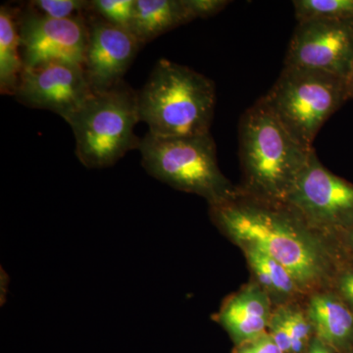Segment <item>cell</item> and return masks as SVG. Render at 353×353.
I'll return each mask as SVG.
<instances>
[{
	"label": "cell",
	"instance_id": "obj_4",
	"mask_svg": "<svg viewBox=\"0 0 353 353\" xmlns=\"http://www.w3.org/2000/svg\"><path fill=\"white\" fill-rule=\"evenodd\" d=\"M145 170L175 190L197 194L209 206L220 205L240 196L218 165L210 132L189 138H159L148 132L139 148Z\"/></svg>",
	"mask_w": 353,
	"mask_h": 353
},
{
	"label": "cell",
	"instance_id": "obj_5",
	"mask_svg": "<svg viewBox=\"0 0 353 353\" xmlns=\"http://www.w3.org/2000/svg\"><path fill=\"white\" fill-rule=\"evenodd\" d=\"M66 122L73 130L81 163L88 169L113 166L141 145L134 132L141 122L139 92L124 81L105 92H94Z\"/></svg>",
	"mask_w": 353,
	"mask_h": 353
},
{
	"label": "cell",
	"instance_id": "obj_17",
	"mask_svg": "<svg viewBox=\"0 0 353 353\" xmlns=\"http://www.w3.org/2000/svg\"><path fill=\"white\" fill-rule=\"evenodd\" d=\"M19 12L6 6L0 7V90L15 94L24 70L20 52Z\"/></svg>",
	"mask_w": 353,
	"mask_h": 353
},
{
	"label": "cell",
	"instance_id": "obj_18",
	"mask_svg": "<svg viewBox=\"0 0 353 353\" xmlns=\"http://www.w3.org/2000/svg\"><path fill=\"white\" fill-rule=\"evenodd\" d=\"M292 6L297 23L353 21V0H296Z\"/></svg>",
	"mask_w": 353,
	"mask_h": 353
},
{
	"label": "cell",
	"instance_id": "obj_10",
	"mask_svg": "<svg viewBox=\"0 0 353 353\" xmlns=\"http://www.w3.org/2000/svg\"><path fill=\"white\" fill-rule=\"evenodd\" d=\"M21 54L24 68L51 62L83 65L88 39L85 18L57 20L32 9L19 16Z\"/></svg>",
	"mask_w": 353,
	"mask_h": 353
},
{
	"label": "cell",
	"instance_id": "obj_24",
	"mask_svg": "<svg viewBox=\"0 0 353 353\" xmlns=\"http://www.w3.org/2000/svg\"><path fill=\"white\" fill-rule=\"evenodd\" d=\"M339 245L341 246L345 259L353 262V228L345 232L339 239Z\"/></svg>",
	"mask_w": 353,
	"mask_h": 353
},
{
	"label": "cell",
	"instance_id": "obj_14",
	"mask_svg": "<svg viewBox=\"0 0 353 353\" xmlns=\"http://www.w3.org/2000/svg\"><path fill=\"white\" fill-rule=\"evenodd\" d=\"M245 255L252 281L270 299L274 307L305 303L307 296L282 264L256 245L238 246Z\"/></svg>",
	"mask_w": 353,
	"mask_h": 353
},
{
	"label": "cell",
	"instance_id": "obj_23",
	"mask_svg": "<svg viewBox=\"0 0 353 353\" xmlns=\"http://www.w3.org/2000/svg\"><path fill=\"white\" fill-rule=\"evenodd\" d=\"M232 353H284L273 338L267 333L239 345H234Z\"/></svg>",
	"mask_w": 353,
	"mask_h": 353
},
{
	"label": "cell",
	"instance_id": "obj_7",
	"mask_svg": "<svg viewBox=\"0 0 353 353\" xmlns=\"http://www.w3.org/2000/svg\"><path fill=\"white\" fill-rule=\"evenodd\" d=\"M285 203L313 229L334 241L353 228V183L327 169L315 150Z\"/></svg>",
	"mask_w": 353,
	"mask_h": 353
},
{
	"label": "cell",
	"instance_id": "obj_22",
	"mask_svg": "<svg viewBox=\"0 0 353 353\" xmlns=\"http://www.w3.org/2000/svg\"><path fill=\"white\" fill-rule=\"evenodd\" d=\"M190 20L205 19L221 12L231 1L227 0H183Z\"/></svg>",
	"mask_w": 353,
	"mask_h": 353
},
{
	"label": "cell",
	"instance_id": "obj_12",
	"mask_svg": "<svg viewBox=\"0 0 353 353\" xmlns=\"http://www.w3.org/2000/svg\"><path fill=\"white\" fill-rule=\"evenodd\" d=\"M273 309L268 296L250 280L224 299L212 319L239 345L267 333Z\"/></svg>",
	"mask_w": 353,
	"mask_h": 353
},
{
	"label": "cell",
	"instance_id": "obj_6",
	"mask_svg": "<svg viewBox=\"0 0 353 353\" xmlns=\"http://www.w3.org/2000/svg\"><path fill=\"white\" fill-rule=\"evenodd\" d=\"M263 99L299 143L313 148L323 125L350 97L343 79L315 70L285 66Z\"/></svg>",
	"mask_w": 353,
	"mask_h": 353
},
{
	"label": "cell",
	"instance_id": "obj_3",
	"mask_svg": "<svg viewBox=\"0 0 353 353\" xmlns=\"http://www.w3.org/2000/svg\"><path fill=\"white\" fill-rule=\"evenodd\" d=\"M214 83L183 65L160 59L139 92L141 122L159 138H189L210 132Z\"/></svg>",
	"mask_w": 353,
	"mask_h": 353
},
{
	"label": "cell",
	"instance_id": "obj_13",
	"mask_svg": "<svg viewBox=\"0 0 353 353\" xmlns=\"http://www.w3.org/2000/svg\"><path fill=\"white\" fill-rule=\"evenodd\" d=\"M304 306L316 338L336 353H352L353 310L333 290L310 294Z\"/></svg>",
	"mask_w": 353,
	"mask_h": 353
},
{
	"label": "cell",
	"instance_id": "obj_20",
	"mask_svg": "<svg viewBox=\"0 0 353 353\" xmlns=\"http://www.w3.org/2000/svg\"><path fill=\"white\" fill-rule=\"evenodd\" d=\"M92 10L121 29L131 32L134 0H94Z\"/></svg>",
	"mask_w": 353,
	"mask_h": 353
},
{
	"label": "cell",
	"instance_id": "obj_26",
	"mask_svg": "<svg viewBox=\"0 0 353 353\" xmlns=\"http://www.w3.org/2000/svg\"><path fill=\"white\" fill-rule=\"evenodd\" d=\"M348 92H350V99H353V63L352 70H350V76L347 78Z\"/></svg>",
	"mask_w": 353,
	"mask_h": 353
},
{
	"label": "cell",
	"instance_id": "obj_8",
	"mask_svg": "<svg viewBox=\"0 0 353 353\" xmlns=\"http://www.w3.org/2000/svg\"><path fill=\"white\" fill-rule=\"evenodd\" d=\"M353 63V21L297 23L285 66L315 70L347 81Z\"/></svg>",
	"mask_w": 353,
	"mask_h": 353
},
{
	"label": "cell",
	"instance_id": "obj_11",
	"mask_svg": "<svg viewBox=\"0 0 353 353\" xmlns=\"http://www.w3.org/2000/svg\"><path fill=\"white\" fill-rule=\"evenodd\" d=\"M88 26V46L83 68L92 90L105 92L123 82V77L141 44L131 32L101 17L92 18Z\"/></svg>",
	"mask_w": 353,
	"mask_h": 353
},
{
	"label": "cell",
	"instance_id": "obj_25",
	"mask_svg": "<svg viewBox=\"0 0 353 353\" xmlns=\"http://www.w3.org/2000/svg\"><path fill=\"white\" fill-rule=\"evenodd\" d=\"M306 353H336L333 348L327 345L326 343H323L319 339H313L310 347H309L307 352Z\"/></svg>",
	"mask_w": 353,
	"mask_h": 353
},
{
	"label": "cell",
	"instance_id": "obj_19",
	"mask_svg": "<svg viewBox=\"0 0 353 353\" xmlns=\"http://www.w3.org/2000/svg\"><path fill=\"white\" fill-rule=\"evenodd\" d=\"M30 9L44 17L66 20L83 17V13L92 9V2L85 0H34Z\"/></svg>",
	"mask_w": 353,
	"mask_h": 353
},
{
	"label": "cell",
	"instance_id": "obj_15",
	"mask_svg": "<svg viewBox=\"0 0 353 353\" xmlns=\"http://www.w3.org/2000/svg\"><path fill=\"white\" fill-rule=\"evenodd\" d=\"M190 22L183 0H134L131 32L143 46Z\"/></svg>",
	"mask_w": 353,
	"mask_h": 353
},
{
	"label": "cell",
	"instance_id": "obj_1",
	"mask_svg": "<svg viewBox=\"0 0 353 353\" xmlns=\"http://www.w3.org/2000/svg\"><path fill=\"white\" fill-rule=\"evenodd\" d=\"M215 227L234 245H256L294 276L306 296L331 290L345 261L339 241L316 231L287 203L240 196L209 206Z\"/></svg>",
	"mask_w": 353,
	"mask_h": 353
},
{
	"label": "cell",
	"instance_id": "obj_9",
	"mask_svg": "<svg viewBox=\"0 0 353 353\" xmlns=\"http://www.w3.org/2000/svg\"><path fill=\"white\" fill-rule=\"evenodd\" d=\"M94 92L82 65L51 62L24 68L14 97L28 108L52 111L67 121Z\"/></svg>",
	"mask_w": 353,
	"mask_h": 353
},
{
	"label": "cell",
	"instance_id": "obj_2",
	"mask_svg": "<svg viewBox=\"0 0 353 353\" xmlns=\"http://www.w3.org/2000/svg\"><path fill=\"white\" fill-rule=\"evenodd\" d=\"M241 194L285 203L314 148L304 146L259 99L241 118Z\"/></svg>",
	"mask_w": 353,
	"mask_h": 353
},
{
	"label": "cell",
	"instance_id": "obj_27",
	"mask_svg": "<svg viewBox=\"0 0 353 353\" xmlns=\"http://www.w3.org/2000/svg\"><path fill=\"white\" fill-rule=\"evenodd\" d=\"M352 353H353V350H352Z\"/></svg>",
	"mask_w": 353,
	"mask_h": 353
},
{
	"label": "cell",
	"instance_id": "obj_16",
	"mask_svg": "<svg viewBox=\"0 0 353 353\" xmlns=\"http://www.w3.org/2000/svg\"><path fill=\"white\" fill-rule=\"evenodd\" d=\"M267 332L284 353H306L315 338L304 303L274 307Z\"/></svg>",
	"mask_w": 353,
	"mask_h": 353
},
{
	"label": "cell",
	"instance_id": "obj_21",
	"mask_svg": "<svg viewBox=\"0 0 353 353\" xmlns=\"http://www.w3.org/2000/svg\"><path fill=\"white\" fill-rule=\"evenodd\" d=\"M353 310V262L345 260L334 276L332 289Z\"/></svg>",
	"mask_w": 353,
	"mask_h": 353
}]
</instances>
